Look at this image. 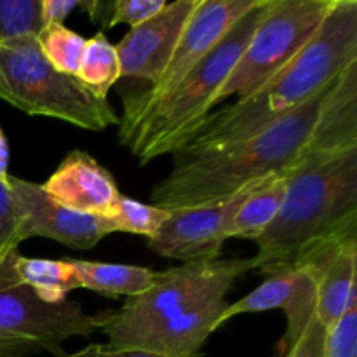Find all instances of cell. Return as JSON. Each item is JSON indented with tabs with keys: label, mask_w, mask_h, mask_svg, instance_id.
<instances>
[{
	"label": "cell",
	"mask_w": 357,
	"mask_h": 357,
	"mask_svg": "<svg viewBox=\"0 0 357 357\" xmlns=\"http://www.w3.org/2000/svg\"><path fill=\"white\" fill-rule=\"evenodd\" d=\"M357 236V145L312 150L293 166L281 211L257 241L255 271L302 265Z\"/></svg>",
	"instance_id": "obj_2"
},
{
	"label": "cell",
	"mask_w": 357,
	"mask_h": 357,
	"mask_svg": "<svg viewBox=\"0 0 357 357\" xmlns=\"http://www.w3.org/2000/svg\"><path fill=\"white\" fill-rule=\"evenodd\" d=\"M42 0H0V42L37 37L44 28Z\"/></svg>",
	"instance_id": "obj_23"
},
{
	"label": "cell",
	"mask_w": 357,
	"mask_h": 357,
	"mask_svg": "<svg viewBox=\"0 0 357 357\" xmlns=\"http://www.w3.org/2000/svg\"><path fill=\"white\" fill-rule=\"evenodd\" d=\"M227 305L225 298L199 303L157 323L126 351H142L160 357H201L208 338L220 328V317Z\"/></svg>",
	"instance_id": "obj_16"
},
{
	"label": "cell",
	"mask_w": 357,
	"mask_h": 357,
	"mask_svg": "<svg viewBox=\"0 0 357 357\" xmlns=\"http://www.w3.org/2000/svg\"><path fill=\"white\" fill-rule=\"evenodd\" d=\"M80 0H42V21L45 24H65V20L79 9Z\"/></svg>",
	"instance_id": "obj_28"
},
{
	"label": "cell",
	"mask_w": 357,
	"mask_h": 357,
	"mask_svg": "<svg viewBox=\"0 0 357 357\" xmlns=\"http://www.w3.org/2000/svg\"><path fill=\"white\" fill-rule=\"evenodd\" d=\"M265 3L267 0H258L173 91L149 103L124 98L119 142L139 164L178 152L197 136L216 107L220 89L250 42Z\"/></svg>",
	"instance_id": "obj_4"
},
{
	"label": "cell",
	"mask_w": 357,
	"mask_h": 357,
	"mask_svg": "<svg viewBox=\"0 0 357 357\" xmlns=\"http://www.w3.org/2000/svg\"><path fill=\"white\" fill-rule=\"evenodd\" d=\"M167 218H169L167 209L157 208L153 204H145V202L122 195L115 215L110 218H105V222H107L110 236L115 232H124L143 236L149 241L159 232V229L167 222Z\"/></svg>",
	"instance_id": "obj_22"
},
{
	"label": "cell",
	"mask_w": 357,
	"mask_h": 357,
	"mask_svg": "<svg viewBox=\"0 0 357 357\" xmlns=\"http://www.w3.org/2000/svg\"><path fill=\"white\" fill-rule=\"evenodd\" d=\"M201 0H174L145 23L131 28L115 45L121 63V77L157 82L166 70L188 20Z\"/></svg>",
	"instance_id": "obj_13"
},
{
	"label": "cell",
	"mask_w": 357,
	"mask_h": 357,
	"mask_svg": "<svg viewBox=\"0 0 357 357\" xmlns=\"http://www.w3.org/2000/svg\"><path fill=\"white\" fill-rule=\"evenodd\" d=\"M291 169L293 167L271 174L251 188L230 220L227 239H248L257 243L264 236L281 211Z\"/></svg>",
	"instance_id": "obj_17"
},
{
	"label": "cell",
	"mask_w": 357,
	"mask_h": 357,
	"mask_svg": "<svg viewBox=\"0 0 357 357\" xmlns=\"http://www.w3.org/2000/svg\"><path fill=\"white\" fill-rule=\"evenodd\" d=\"M61 357H121V356L103 344H91L87 345V347L80 349V351L72 352V354H66L65 352Z\"/></svg>",
	"instance_id": "obj_29"
},
{
	"label": "cell",
	"mask_w": 357,
	"mask_h": 357,
	"mask_svg": "<svg viewBox=\"0 0 357 357\" xmlns=\"http://www.w3.org/2000/svg\"><path fill=\"white\" fill-rule=\"evenodd\" d=\"M328 87L298 110L248 138L216 146L187 145L174 152L173 169L152 188V204L173 211L227 199L319 150L316 124Z\"/></svg>",
	"instance_id": "obj_1"
},
{
	"label": "cell",
	"mask_w": 357,
	"mask_h": 357,
	"mask_svg": "<svg viewBox=\"0 0 357 357\" xmlns=\"http://www.w3.org/2000/svg\"><path fill=\"white\" fill-rule=\"evenodd\" d=\"M323 357H357V309L328 328Z\"/></svg>",
	"instance_id": "obj_26"
},
{
	"label": "cell",
	"mask_w": 357,
	"mask_h": 357,
	"mask_svg": "<svg viewBox=\"0 0 357 357\" xmlns=\"http://www.w3.org/2000/svg\"><path fill=\"white\" fill-rule=\"evenodd\" d=\"M13 265L17 279L45 303L65 302L73 289L80 288L79 275L68 258H26L16 251Z\"/></svg>",
	"instance_id": "obj_19"
},
{
	"label": "cell",
	"mask_w": 357,
	"mask_h": 357,
	"mask_svg": "<svg viewBox=\"0 0 357 357\" xmlns=\"http://www.w3.org/2000/svg\"><path fill=\"white\" fill-rule=\"evenodd\" d=\"M302 265L316 279V317L326 328L357 309V236L324 248Z\"/></svg>",
	"instance_id": "obj_15"
},
{
	"label": "cell",
	"mask_w": 357,
	"mask_h": 357,
	"mask_svg": "<svg viewBox=\"0 0 357 357\" xmlns=\"http://www.w3.org/2000/svg\"><path fill=\"white\" fill-rule=\"evenodd\" d=\"M258 288L237 302L229 303L220 317V326L244 314L282 310L286 316V333L281 342L282 352L289 351L316 316V279L309 265L279 268Z\"/></svg>",
	"instance_id": "obj_12"
},
{
	"label": "cell",
	"mask_w": 357,
	"mask_h": 357,
	"mask_svg": "<svg viewBox=\"0 0 357 357\" xmlns=\"http://www.w3.org/2000/svg\"><path fill=\"white\" fill-rule=\"evenodd\" d=\"M250 271H255L253 258H213L157 272L155 281L146 291L129 298L117 312L100 317L98 330L108 337L105 344L108 349L126 351L139 335L160 321L202 302L225 298L234 282Z\"/></svg>",
	"instance_id": "obj_6"
},
{
	"label": "cell",
	"mask_w": 357,
	"mask_h": 357,
	"mask_svg": "<svg viewBox=\"0 0 357 357\" xmlns=\"http://www.w3.org/2000/svg\"><path fill=\"white\" fill-rule=\"evenodd\" d=\"M260 181L248 185L227 199L194 208L173 209L167 222L152 239L146 241V244L159 257L180 260L183 264L220 258L223 244L229 241L227 229L230 220L251 188Z\"/></svg>",
	"instance_id": "obj_9"
},
{
	"label": "cell",
	"mask_w": 357,
	"mask_h": 357,
	"mask_svg": "<svg viewBox=\"0 0 357 357\" xmlns=\"http://www.w3.org/2000/svg\"><path fill=\"white\" fill-rule=\"evenodd\" d=\"M7 180H0V261L17 251L20 244L23 243L20 213Z\"/></svg>",
	"instance_id": "obj_24"
},
{
	"label": "cell",
	"mask_w": 357,
	"mask_h": 357,
	"mask_svg": "<svg viewBox=\"0 0 357 357\" xmlns=\"http://www.w3.org/2000/svg\"><path fill=\"white\" fill-rule=\"evenodd\" d=\"M9 143H7L2 128H0V180L3 181L9 178Z\"/></svg>",
	"instance_id": "obj_30"
},
{
	"label": "cell",
	"mask_w": 357,
	"mask_h": 357,
	"mask_svg": "<svg viewBox=\"0 0 357 357\" xmlns=\"http://www.w3.org/2000/svg\"><path fill=\"white\" fill-rule=\"evenodd\" d=\"M0 100L28 115L59 119L87 131L119 126L110 101L91 93L77 77L56 72L37 37L0 42Z\"/></svg>",
	"instance_id": "obj_5"
},
{
	"label": "cell",
	"mask_w": 357,
	"mask_h": 357,
	"mask_svg": "<svg viewBox=\"0 0 357 357\" xmlns=\"http://www.w3.org/2000/svg\"><path fill=\"white\" fill-rule=\"evenodd\" d=\"M54 202L70 211L110 218L122 194L107 167L84 150H73L40 185Z\"/></svg>",
	"instance_id": "obj_14"
},
{
	"label": "cell",
	"mask_w": 357,
	"mask_h": 357,
	"mask_svg": "<svg viewBox=\"0 0 357 357\" xmlns=\"http://www.w3.org/2000/svg\"><path fill=\"white\" fill-rule=\"evenodd\" d=\"M38 47L45 61L59 73L75 77L82 58L86 38L65 24H45L37 35Z\"/></svg>",
	"instance_id": "obj_21"
},
{
	"label": "cell",
	"mask_w": 357,
	"mask_h": 357,
	"mask_svg": "<svg viewBox=\"0 0 357 357\" xmlns=\"http://www.w3.org/2000/svg\"><path fill=\"white\" fill-rule=\"evenodd\" d=\"M257 2L258 0H201L160 79L143 93L129 98L149 103L173 91Z\"/></svg>",
	"instance_id": "obj_10"
},
{
	"label": "cell",
	"mask_w": 357,
	"mask_h": 357,
	"mask_svg": "<svg viewBox=\"0 0 357 357\" xmlns=\"http://www.w3.org/2000/svg\"><path fill=\"white\" fill-rule=\"evenodd\" d=\"M121 357H160V356H153L149 354V352H142V351H115Z\"/></svg>",
	"instance_id": "obj_31"
},
{
	"label": "cell",
	"mask_w": 357,
	"mask_h": 357,
	"mask_svg": "<svg viewBox=\"0 0 357 357\" xmlns=\"http://www.w3.org/2000/svg\"><path fill=\"white\" fill-rule=\"evenodd\" d=\"M166 3V0H115L108 6V21L103 26L107 30L117 24H129L135 28L155 16Z\"/></svg>",
	"instance_id": "obj_25"
},
{
	"label": "cell",
	"mask_w": 357,
	"mask_h": 357,
	"mask_svg": "<svg viewBox=\"0 0 357 357\" xmlns=\"http://www.w3.org/2000/svg\"><path fill=\"white\" fill-rule=\"evenodd\" d=\"M326 333L328 328L314 316L295 345L284 352V357H323Z\"/></svg>",
	"instance_id": "obj_27"
},
{
	"label": "cell",
	"mask_w": 357,
	"mask_h": 357,
	"mask_svg": "<svg viewBox=\"0 0 357 357\" xmlns=\"http://www.w3.org/2000/svg\"><path fill=\"white\" fill-rule=\"evenodd\" d=\"M357 63V2L333 0L330 13L298 54L246 100L213 112L188 146H216L248 138L323 93Z\"/></svg>",
	"instance_id": "obj_3"
},
{
	"label": "cell",
	"mask_w": 357,
	"mask_h": 357,
	"mask_svg": "<svg viewBox=\"0 0 357 357\" xmlns=\"http://www.w3.org/2000/svg\"><path fill=\"white\" fill-rule=\"evenodd\" d=\"M9 187L21 222V239L42 237L72 250H93L110 236L105 218L70 211L52 201L40 185L10 176Z\"/></svg>",
	"instance_id": "obj_11"
},
{
	"label": "cell",
	"mask_w": 357,
	"mask_h": 357,
	"mask_svg": "<svg viewBox=\"0 0 357 357\" xmlns=\"http://www.w3.org/2000/svg\"><path fill=\"white\" fill-rule=\"evenodd\" d=\"M13 255L0 261V357H31L42 352L61 357L65 342L89 338L98 330L100 317L89 316L75 300L42 302L17 279Z\"/></svg>",
	"instance_id": "obj_7"
},
{
	"label": "cell",
	"mask_w": 357,
	"mask_h": 357,
	"mask_svg": "<svg viewBox=\"0 0 357 357\" xmlns=\"http://www.w3.org/2000/svg\"><path fill=\"white\" fill-rule=\"evenodd\" d=\"M331 6L333 0H267L216 105L229 98L246 100L260 91L310 40Z\"/></svg>",
	"instance_id": "obj_8"
},
{
	"label": "cell",
	"mask_w": 357,
	"mask_h": 357,
	"mask_svg": "<svg viewBox=\"0 0 357 357\" xmlns=\"http://www.w3.org/2000/svg\"><path fill=\"white\" fill-rule=\"evenodd\" d=\"M77 79L98 98L108 100V91L121 79V63L117 49L103 31L86 38Z\"/></svg>",
	"instance_id": "obj_20"
},
{
	"label": "cell",
	"mask_w": 357,
	"mask_h": 357,
	"mask_svg": "<svg viewBox=\"0 0 357 357\" xmlns=\"http://www.w3.org/2000/svg\"><path fill=\"white\" fill-rule=\"evenodd\" d=\"M70 264L79 275L80 288L89 289L107 298H121V296L142 295L155 281L157 271L142 265L126 264H103V261L73 260Z\"/></svg>",
	"instance_id": "obj_18"
}]
</instances>
